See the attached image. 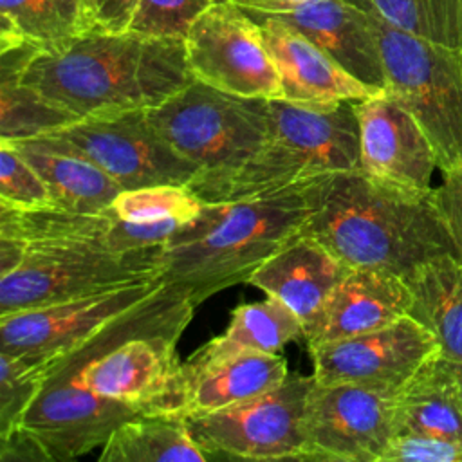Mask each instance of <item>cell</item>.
Listing matches in <instances>:
<instances>
[{
  "label": "cell",
  "instance_id": "obj_34",
  "mask_svg": "<svg viewBox=\"0 0 462 462\" xmlns=\"http://www.w3.org/2000/svg\"><path fill=\"white\" fill-rule=\"evenodd\" d=\"M437 206L449 235L455 242L457 253L462 258V168L453 171H444V180L433 189Z\"/></svg>",
  "mask_w": 462,
  "mask_h": 462
},
{
  "label": "cell",
  "instance_id": "obj_31",
  "mask_svg": "<svg viewBox=\"0 0 462 462\" xmlns=\"http://www.w3.org/2000/svg\"><path fill=\"white\" fill-rule=\"evenodd\" d=\"M215 0H135L128 31L184 40L193 22Z\"/></svg>",
  "mask_w": 462,
  "mask_h": 462
},
{
  "label": "cell",
  "instance_id": "obj_2",
  "mask_svg": "<svg viewBox=\"0 0 462 462\" xmlns=\"http://www.w3.org/2000/svg\"><path fill=\"white\" fill-rule=\"evenodd\" d=\"M14 74L78 119L150 110L195 79L184 40L103 29L36 52Z\"/></svg>",
  "mask_w": 462,
  "mask_h": 462
},
{
  "label": "cell",
  "instance_id": "obj_25",
  "mask_svg": "<svg viewBox=\"0 0 462 462\" xmlns=\"http://www.w3.org/2000/svg\"><path fill=\"white\" fill-rule=\"evenodd\" d=\"M300 339H305L303 319L283 301L267 296L263 301L236 307L226 332L195 352L204 357H222L240 352L278 354L283 345Z\"/></svg>",
  "mask_w": 462,
  "mask_h": 462
},
{
  "label": "cell",
  "instance_id": "obj_4",
  "mask_svg": "<svg viewBox=\"0 0 462 462\" xmlns=\"http://www.w3.org/2000/svg\"><path fill=\"white\" fill-rule=\"evenodd\" d=\"M354 103L309 108L269 99V135L262 148L233 173L195 180L188 188L204 202H231L359 170V123Z\"/></svg>",
  "mask_w": 462,
  "mask_h": 462
},
{
  "label": "cell",
  "instance_id": "obj_36",
  "mask_svg": "<svg viewBox=\"0 0 462 462\" xmlns=\"http://www.w3.org/2000/svg\"><path fill=\"white\" fill-rule=\"evenodd\" d=\"M99 11V29L128 31L135 0H96Z\"/></svg>",
  "mask_w": 462,
  "mask_h": 462
},
{
  "label": "cell",
  "instance_id": "obj_28",
  "mask_svg": "<svg viewBox=\"0 0 462 462\" xmlns=\"http://www.w3.org/2000/svg\"><path fill=\"white\" fill-rule=\"evenodd\" d=\"M79 121L69 110L23 85L14 72H0V139L20 141L45 135Z\"/></svg>",
  "mask_w": 462,
  "mask_h": 462
},
{
  "label": "cell",
  "instance_id": "obj_23",
  "mask_svg": "<svg viewBox=\"0 0 462 462\" xmlns=\"http://www.w3.org/2000/svg\"><path fill=\"white\" fill-rule=\"evenodd\" d=\"M410 316L437 339L440 356L462 366V258L444 254L406 278Z\"/></svg>",
  "mask_w": 462,
  "mask_h": 462
},
{
  "label": "cell",
  "instance_id": "obj_20",
  "mask_svg": "<svg viewBox=\"0 0 462 462\" xmlns=\"http://www.w3.org/2000/svg\"><path fill=\"white\" fill-rule=\"evenodd\" d=\"M395 435H424L462 442V381L440 354L395 393Z\"/></svg>",
  "mask_w": 462,
  "mask_h": 462
},
{
  "label": "cell",
  "instance_id": "obj_16",
  "mask_svg": "<svg viewBox=\"0 0 462 462\" xmlns=\"http://www.w3.org/2000/svg\"><path fill=\"white\" fill-rule=\"evenodd\" d=\"M260 13L285 20L354 78L386 92L375 27L365 7L350 0H303L274 4Z\"/></svg>",
  "mask_w": 462,
  "mask_h": 462
},
{
  "label": "cell",
  "instance_id": "obj_27",
  "mask_svg": "<svg viewBox=\"0 0 462 462\" xmlns=\"http://www.w3.org/2000/svg\"><path fill=\"white\" fill-rule=\"evenodd\" d=\"M390 25L422 40L462 51V0H350Z\"/></svg>",
  "mask_w": 462,
  "mask_h": 462
},
{
  "label": "cell",
  "instance_id": "obj_37",
  "mask_svg": "<svg viewBox=\"0 0 462 462\" xmlns=\"http://www.w3.org/2000/svg\"><path fill=\"white\" fill-rule=\"evenodd\" d=\"M233 2L235 5L242 7V9H251V11H262L269 5L274 4H291V2H303V0H227Z\"/></svg>",
  "mask_w": 462,
  "mask_h": 462
},
{
  "label": "cell",
  "instance_id": "obj_3",
  "mask_svg": "<svg viewBox=\"0 0 462 462\" xmlns=\"http://www.w3.org/2000/svg\"><path fill=\"white\" fill-rule=\"evenodd\" d=\"M314 180V179H312ZM231 202H204L161 249L162 278L197 307L247 278L300 233L309 211V184Z\"/></svg>",
  "mask_w": 462,
  "mask_h": 462
},
{
  "label": "cell",
  "instance_id": "obj_30",
  "mask_svg": "<svg viewBox=\"0 0 462 462\" xmlns=\"http://www.w3.org/2000/svg\"><path fill=\"white\" fill-rule=\"evenodd\" d=\"M49 361L0 352V439L20 426L42 388Z\"/></svg>",
  "mask_w": 462,
  "mask_h": 462
},
{
  "label": "cell",
  "instance_id": "obj_26",
  "mask_svg": "<svg viewBox=\"0 0 462 462\" xmlns=\"http://www.w3.org/2000/svg\"><path fill=\"white\" fill-rule=\"evenodd\" d=\"M116 217L112 213H79L58 206L18 209L0 204V236L27 245L87 242L108 245Z\"/></svg>",
  "mask_w": 462,
  "mask_h": 462
},
{
  "label": "cell",
  "instance_id": "obj_18",
  "mask_svg": "<svg viewBox=\"0 0 462 462\" xmlns=\"http://www.w3.org/2000/svg\"><path fill=\"white\" fill-rule=\"evenodd\" d=\"M289 375L278 354L240 352L204 357L193 352L180 365V413H208L276 388Z\"/></svg>",
  "mask_w": 462,
  "mask_h": 462
},
{
  "label": "cell",
  "instance_id": "obj_5",
  "mask_svg": "<svg viewBox=\"0 0 462 462\" xmlns=\"http://www.w3.org/2000/svg\"><path fill=\"white\" fill-rule=\"evenodd\" d=\"M146 117L171 148L200 168L195 180L233 173L269 135V99L235 96L199 79L146 110Z\"/></svg>",
  "mask_w": 462,
  "mask_h": 462
},
{
  "label": "cell",
  "instance_id": "obj_12",
  "mask_svg": "<svg viewBox=\"0 0 462 462\" xmlns=\"http://www.w3.org/2000/svg\"><path fill=\"white\" fill-rule=\"evenodd\" d=\"M319 384L361 383L397 393L440 354L435 336L410 314L354 337L310 348Z\"/></svg>",
  "mask_w": 462,
  "mask_h": 462
},
{
  "label": "cell",
  "instance_id": "obj_13",
  "mask_svg": "<svg viewBox=\"0 0 462 462\" xmlns=\"http://www.w3.org/2000/svg\"><path fill=\"white\" fill-rule=\"evenodd\" d=\"M166 280L155 278L112 291L0 316V352L36 361L52 359L126 310L153 296Z\"/></svg>",
  "mask_w": 462,
  "mask_h": 462
},
{
  "label": "cell",
  "instance_id": "obj_8",
  "mask_svg": "<svg viewBox=\"0 0 462 462\" xmlns=\"http://www.w3.org/2000/svg\"><path fill=\"white\" fill-rule=\"evenodd\" d=\"M314 383V375L289 374L276 388L256 397L184 415L189 435L208 458L303 460L301 420Z\"/></svg>",
  "mask_w": 462,
  "mask_h": 462
},
{
  "label": "cell",
  "instance_id": "obj_11",
  "mask_svg": "<svg viewBox=\"0 0 462 462\" xmlns=\"http://www.w3.org/2000/svg\"><path fill=\"white\" fill-rule=\"evenodd\" d=\"M395 393L361 383H314L301 420L303 460L383 462L395 437Z\"/></svg>",
  "mask_w": 462,
  "mask_h": 462
},
{
  "label": "cell",
  "instance_id": "obj_21",
  "mask_svg": "<svg viewBox=\"0 0 462 462\" xmlns=\"http://www.w3.org/2000/svg\"><path fill=\"white\" fill-rule=\"evenodd\" d=\"M0 52L31 45L56 52L99 29L96 0H0Z\"/></svg>",
  "mask_w": 462,
  "mask_h": 462
},
{
  "label": "cell",
  "instance_id": "obj_10",
  "mask_svg": "<svg viewBox=\"0 0 462 462\" xmlns=\"http://www.w3.org/2000/svg\"><path fill=\"white\" fill-rule=\"evenodd\" d=\"M186 60L195 79L218 90L282 99V83L260 25L242 7L215 0L189 27Z\"/></svg>",
  "mask_w": 462,
  "mask_h": 462
},
{
  "label": "cell",
  "instance_id": "obj_24",
  "mask_svg": "<svg viewBox=\"0 0 462 462\" xmlns=\"http://www.w3.org/2000/svg\"><path fill=\"white\" fill-rule=\"evenodd\" d=\"M101 462L209 460L180 413H143L121 422L101 446Z\"/></svg>",
  "mask_w": 462,
  "mask_h": 462
},
{
  "label": "cell",
  "instance_id": "obj_19",
  "mask_svg": "<svg viewBox=\"0 0 462 462\" xmlns=\"http://www.w3.org/2000/svg\"><path fill=\"white\" fill-rule=\"evenodd\" d=\"M346 271L348 267L325 245L298 233L276 249L245 283L283 301L307 325Z\"/></svg>",
  "mask_w": 462,
  "mask_h": 462
},
{
  "label": "cell",
  "instance_id": "obj_29",
  "mask_svg": "<svg viewBox=\"0 0 462 462\" xmlns=\"http://www.w3.org/2000/svg\"><path fill=\"white\" fill-rule=\"evenodd\" d=\"M204 208V200L188 186L153 184L144 188L123 189L114 199L108 213L128 222H162L195 218Z\"/></svg>",
  "mask_w": 462,
  "mask_h": 462
},
{
  "label": "cell",
  "instance_id": "obj_35",
  "mask_svg": "<svg viewBox=\"0 0 462 462\" xmlns=\"http://www.w3.org/2000/svg\"><path fill=\"white\" fill-rule=\"evenodd\" d=\"M2 462H51L45 449L27 431L16 428L0 439Z\"/></svg>",
  "mask_w": 462,
  "mask_h": 462
},
{
  "label": "cell",
  "instance_id": "obj_32",
  "mask_svg": "<svg viewBox=\"0 0 462 462\" xmlns=\"http://www.w3.org/2000/svg\"><path fill=\"white\" fill-rule=\"evenodd\" d=\"M0 204L18 209L54 206L51 193L32 164L0 139Z\"/></svg>",
  "mask_w": 462,
  "mask_h": 462
},
{
  "label": "cell",
  "instance_id": "obj_14",
  "mask_svg": "<svg viewBox=\"0 0 462 462\" xmlns=\"http://www.w3.org/2000/svg\"><path fill=\"white\" fill-rule=\"evenodd\" d=\"M359 170L370 177L428 191L437 155L419 121L390 94L356 101Z\"/></svg>",
  "mask_w": 462,
  "mask_h": 462
},
{
  "label": "cell",
  "instance_id": "obj_15",
  "mask_svg": "<svg viewBox=\"0 0 462 462\" xmlns=\"http://www.w3.org/2000/svg\"><path fill=\"white\" fill-rule=\"evenodd\" d=\"M245 11L260 25L263 43L280 76L282 99L309 108H332L384 92L354 78L285 20L260 11Z\"/></svg>",
  "mask_w": 462,
  "mask_h": 462
},
{
  "label": "cell",
  "instance_id": "obj_38",
  "mask_svg": "<svg viewBox=\"0 0 462 462\" xmlns=\"http://www.w3.org/2000/svg\"><path fill=\"white\" fill-rule=\"evenodd\" d=\"M457 368H458V375H460V381H462V366L457 365Z\"/></svg>",
  "mask_w": 462,
  "mask_h": 462
},
{
  "label": "cell",
  "instance_id": "obj_33",
  "mask_svg": "<svg viewBox=\"0 0 462 462\" xmlns=\"http://www.w3.org/2000/svg\"><path fill=\"white\" fill-rule=\"evenodd\" d=\"M383 462H462V442L424 435H395Z\"/></svg>",
  "mask_w": 462,
  "mask_h": 462
},
{
  "label": "cell",
  "instance_id": "obj_7",
  "mask_svg": "<svg viewBox=\"0 0 462 462\" xmlns=\"http://www.w3.org/2000/svg\"><path fill=\"white\" fill-rule=\"evenodd\" d=\"M161 249L114 251L87 242L27 245L22 263L0 278V316L161 278Z\"/></svg>",
  "mask_w": 462,
  "mask_h": 462
},
{
  "label": "cell",
  "instance_id": "obj_22",
  "mask_svg": "<svg viewBox=\"0 0 462 462\" xmlns=\"http://www.w3.org/2000/svg\"><path fill=\"white\" fill-rule=\"evenodd\" d=\"M40 173L52 204L79 213H108L123 188L88 159L42 139L9 141Z\"/></svg>",
  "mask_w": 462,
  "mask_h": 462
},
{
  "label": "cell",
  "instance_id": "obj_17",
  "mask_svg": "<svg viewBox=\"0 0 462 462\" xmlns=\"http://www.w3.org/2000/svg\"><path fill=\"white\" fill-rule=\"evenodd\" d=\"M404 278L377 269H348L305 325L309 350L377 330L410 312Z\"/></svg>",
  "mask_w": 462,
  "mask_h": 462
},
{
  "label": "cell",
  "instance_id": "obj_6",
  "mask_svg": "<svg viewBox=\"0 0 462 462\" xmlns=\"http://www.w3.org/2000/svg\"><path fill=\"white\" fill-rule=\"evenodd\" d=\"M361 7V5H359ZM374 22L386 94L422 126L444 171L462 168V51L404 32L365 7Z\"/></svg>",
  "mask_w": 462,
  "mask_h": 462
},
{
  "label": "cell",
  "instance_id": "obj_9",
  "mask_svg": "<svg viewBox=\"0 0 462 462\" xmlns=\"http://www.w3.org/2000/svg\"><path fill=\"white\" fill-rule=\"evenodd\" d=\"M38 139L88 159L123 189L153 184L189 186L200 175L195 162L159 135L146 110L85 117Z\"/></svg>",
  "mask_w": 462,
  "mask_h": 462
},
{
  "label": "cell",
  "instance_id": "obj_1",
  "mask_svg": "<svg viewBox=\"0 0 462 462\" xmlns=\"http://www.w3.org/2000/svg\"><path fill=\"white\" fill-rule=\"evenodd\" d=\"M310 211L300 229L348 269L411 276L420 265L457 254L433 188L397 186L361 170L316 177Z\"/></svg>",
  "mask_w": 462,
  "mask_h": 462
}]
</instances>
